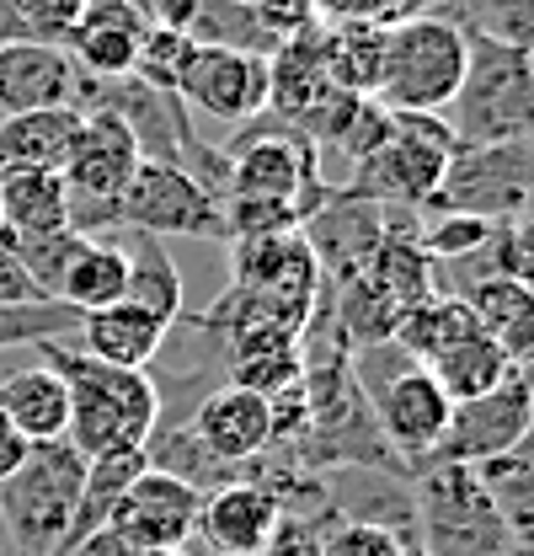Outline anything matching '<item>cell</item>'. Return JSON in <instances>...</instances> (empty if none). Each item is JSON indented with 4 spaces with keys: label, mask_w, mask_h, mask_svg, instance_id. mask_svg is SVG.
<instances>
[{
    "label": "cell",
    "mask_w": 534,
    "mask_h": 556,
    "mask_svg": "<svg viewBox=\"0 0 534 556\" xmlns=\"http://www.w3.org/2000/svg\"><path fill=\"white\" fill-rule=\"evenodd\" d=\"M43 364L60 369L69 391V428L65 444L86 460L102 455H124V450H144L155 422H161V386L150 380V369H118L102 364L91 353L69 343H43L38 348Z\"/></svg>",
    "instance_id": "1"
},
{
    "label": "cell",
    "mask_w": 534,
    "mask_h": 556,
    "mask_svg": "<svg viewBox=\"0 0 534 556\" xmlns=\"http://www.w3.org/2000/svg\"><path fill=\"white\" fill-rule=\"evenodd\" d=\"M466 27L455 16H406L385 27L374 102L391 113H449L466 80Z\"/></svg>",
    "instance_id": "2"
},
{
    "label": "cell",
    "mask_w": 534,
    "mask_h": 556,
    "mask_svg": "<svg viewBox=\"0 0 534 556\" xmlns=\"http://www.w3.org/2000/svg\"><path fill=\"white\" fill-rule=\"evenodd\" d=\"M466 80L444 113L455 144H503L534 139V60L466 33Z\"/></svg>",
    "instance_id": "3"
},
{
    "label": "cell",
    "mask_w": 534,
    "mask_h": 556,
    "mask_svg": "<svg viewBox=\"0 0 534 556\" xmlns=\"http://www.w3.org/2000/svg\"><path fill=\"white\" fill-rule=\"evenodd\" d=\"M411 519L422 556H513L519 541L503 530L497 508L470 466L428 460L411 471Z\"/></svg>",
    "instance_id": "4"
},
{
    "label": "cell",
    "mask_w": 534,
    "mask_h": 556,
    "mask_svg": "<svg viewBox=\"0 0 534 556\" xmlns=\"http://www.w3.org/2000/svg\"><path fill=\"white\" fill-rule=\"evenodd\" d=\"M139 139L113 113H80V135L69 144L65 188H69V230L86 241H113L124 230V193L139 172Z\"/></svg>",
    "instance_id": "5"
},
{
    "label": "cell",
    "mask_w": 534,
    "mask_h": 556,
    "mask_svg": "<svg viewBox=\"0 0 534 556\" xmlns=\"http://www.w3.org/2000/svg\"><path fill=\"white\" fill-rule=\"evenodd\" d=\"M347 369H353V380H358V391L369 402V417H374L385 450L396 455L406 471L428 466L438 455V439L449 428V413H455V402L438 391V380L422 364H411L400 348H396V358H391V369L369 364L364 353H353Z\"/></svg>",
    "instance_id": "6"
},
{
    "label": "cell",
    "mask_w": 534,
    "mask_h": 556,
    "mask_svg": "<svg viewBox=\"0 0 534 556\" xmlns=\"http://www.w3.org/2000/svg\"><path fill=\"white\" fill-rule=\"evenodd\" d=\"M86 482V455L60 444H33L27 460L0 482V525L11 556H54L69 535L75 497Z\"/></svg>",
    "instance_id": "7"
},
{
    "label": "cell",
    "mask_w": 534,
    "mask_h": 556,
    "mask_svg": "<svg viewBox=\"0 0 534 556\" xmlns=\"http://www.w3.org/2000/svg\"><path fill=\"white\" fill-rule=\"evenodd\" d=\"M455 155V135L438 113H391V135L374 155L353 166V193L374 199L380 208H428L444 166Z\"/></svg>",
    "instance_id": "8"
},
{
    "label": "cell",
    "mask_w": 534,
    "mask_h": 556,
    "mask_svg": "<svg viewBox=\"0 0 534 556\" xmlns=\"http://www.w3.org/2000/svg\"><path fill=\"white\" fill-rule=\"evenodd\" d=\"M428 208L475 214L486 225H508L534 208V144L503 139V144H455L444 182Z\"/></svg>",
    "instance_id": "9"
},
{
    "label": "cell",
    "mask_w": 534,
    "mask_h": 556,
    "mask_svg": "<svg viewBox=\"0 0 534 556\" xmlns=\"http://www.w3.org/2000/svg\"><path fill=\"white\" fill-rule=\"evenodd\" d=\"M530 428H534V364H513L492 391L470 396V402H460L449 413V428H444L433 460L486 466V460L508 455Z\"/></svg>",
    "instance_id": "10"
},
{
    "label": "cell",
    "mask_w": 534,
    "mask_h": 556,
    "mask_svg": "<svg viewBox=\"0 0 534 556\" xmlns=\"http://www.w3.org/2000/svg\"><path fill=\"white\" fill-rule=\"evenodd\" d=\"M124 225L150 236H199V241H230L225 204L177 161H139L129 193H124Z\"/></svg>",
    "instance_id": "11"
},
{
    "label": "cell",
    "mask_w": 534,
    "mask_h": 556,
    "mask_svg": "<svg viewBox=\"0 0 534 556\" xmlns=\"http://www.w3.org/2000/svg\"><path fill=\"white\" fill-rule=\"evenodd\" d=\"M385 230H391V208H380L374 199H364L353 188H327L321 204L300 219V241L310 247L316 268L332 278L336 289L369 268Z\"/></svg>",
    "instance_id": "12"
},
{
    "label": "cell",
    "mask_w": 534,
    "mask_h": 556,
    "mask_svg": "<svg viewBox=\"0 0 534 556\" xmlns=\"http://www.w3.org/2000/svg\"><path fill=\"white\" fill-rule=\"evenodd\" d=\"M289 471H300V466H278V471H267L257 482H230L203 492L199 525H193L199 556H263V546L272 541V530L283 519L278 482Z\"/></svg>",
    "instance_id": "13"
},
{
    "label": "cell",
    "mask_w": 534,
    "mask_h": 556,
    "mask_svg": "<svg viewBox=\"0 0 534 556\" xmlns=\"http://www.w3.org/2000/svg\"><path fill=\"white\" fill-rule=\"evenodd\" d=\"M203 492L188 482L166 477V471H139L129 492L118 497L107 530L129 546V552H182L193 546V525H199Z\"/></svg>",
    "instance_id": "14"
},
{
    "label": "cell",
    "mask_w": 534,
    "mask_h": 556,
    "mask_svg": "<svg viewBox=\"0 0 534 556\" xmlns=\"http://www.w3.org/2000/svg\"><path fill=\"white\" fill-rule=\"evenodd\" d=\"M188 433L199 439V450L214 466L246 471L272 450V407L267 396L246 391V386H214L203 391L199 407L182 417Z\"/></svg>",
    "instance_id": "15"
},
{
    "label": "cell",
    "mask_w": 534,
    "mask_h": 556,
    "mask_svg": "<svg viewBox=\"0 0 534 556\" xmlns=\"http://www.w3.org/2000/svg\"><path fill=\"white\" fill-rule=\"evenodd\" d=\"M177 102L219 124H252L267 113V60L241 49H193L177 80Z\"/></svg>",
    "instance_id": "16"
},
{
    "label": "cell",
    "mask_w": 534,
    "mask_h": 556,
    "mask_svg": "<svg viewBox=\"0 0 534 556\" xmlns=\"http://www.w3.org/2000/svg\"><path fill=\"white\" fill-rule=\"evenodd\" d=\"M75 75L80 70L60 43H0V113L69 108Z\"/></svg>",
    "instance_id": "17"
},
{
    "label": "cell",
    "mask_w": 534,
    "mask_h": 556,
    "mask_svg": "<svg viewBox=\"0 0 534 556\" xmlns=\"http://www.w3.org/2000/svg\"><path fill=\"white\" fill-rule=\"evenodd\" d=\"M166 338H171V321H161L155 311H144L134 300H118L107 311L80 316V332L69 343L102 364H118V369H150V358L166 348Z\"/></svg>",
    "instance_id": "18"
},
{
    "label": "cell",
    "mask_w": 534,
    "mask_h": 556,
    "mask_svg": "<svg viewBox=\"0 0 534 556\" xmlns=\"http://www.w3.org/2000/svg\"><path fill=\"white\" fill-rule=\"evenodd\" d=\"M0 417L27 439V444H60L69 428V391L54 364H27L0 375Z\"/></svg>",
    "instance_id": "19"
},
{
    "label": "cell",
    "mask_w": 534,
    "mask_h": 556,
    "mask_svg": "<svg viewBox=\"0 0 534 556\" xmlns=\"http://www.w3.org/2000/svg\"><path fill=\"white\" fill-rule=\"evenodd\" d=\"M470 321L508 353V364H534V289L508 274L475 278L466 294Z\"/></svg>",
    "instance_id": "20"
},
{
    "label": "cell",
    "mask_w": 534,
    "mask_h": 556,
    "mask_svg": "<svg viewBox=\"0 0 534 556\" xmlns=\"http://www.w3.org/2000/svg\"><path fill=\"white\" fill-rule=\"evenodd\" d=\"M0 230L11 236H49L69 230V188L60 172L5 166L0 172Z\"/></svg>",
    "instance_id": "21"
},
{
    "label": "cell",
    "mask_w": 534,
    "mask_h": 556,
    "mask_svg": "<svg viewBox=\"0 0 534 556\" xmlns=\"http://www.w3.org/2000/svg\"><path fill=\"white\" fill-rule=\"evenodd\" d=\"M75 135H80V113H75V108L11 113V118H0V172H5V166L65 172Z\"/></svg>",
    "instance_id": "22"
},
{
    "label": "cell",
    "mask_w": 534,
    "mask_h": 556,
    "mask_svg": "<svg viewBox=\"0 0 534 556\" xmlns=\"http://www.w3.org/2000/svg\"><path fill=\"white\" fill-rule=\"evenodd\" d=\"M475 482L486 492V503L497 508L503 530L519 541V546H534V428L497 460L486 466H470Z\"/></svg>",
    "instance_id": "23"
},
{
    "label": "cell",
    "mask_w": 534,
    "mask_h": 556,
    "mask_svg": "<svg viewBox=\"0 0 534 556\" xmlns=\"http://www.w3.org/2000/svg\"><path fill=\"white\" fill-rule=\"evenodd\" d=\"M113 241L124 247V263H129V294H124V300L155 311L161 321L177 327V321H182V274H177L166 241L150 236V230H129V225H124Z\"/></svg>",
    "instance_id": "24"
},
{
    "label": "cell",
    "mask_w": 534,
    "mask_h": 556,
    "mask_svg": "<svg viewBox=\"0 0 534 556\" xmlns=\"http://www.w3.org/2000/svg\"><path fill=\"white\" fill-rule=\"evenodd\" d=\"M129 294V263H124V247L118 241H80L75 257H69L65 278H60V305L91 316V311H107Z\"/></svg>",
    "instance_id": "25"
},
{
    "label": "cell",
    "mask_w": 534,
    "mask_h": 556,
    "mask_svg": "<svg viewBox=\"0 0 534 556\" xmlns=\"http://www.w3.org/2000/svg\"><path fill=\"white\" fill-rule=\"evenodd\" d=\"M422 369H428V375L438 380V391L460 407V402H470V396L492 391V386H497L513 364H508V353H503V348H497L486 332H481V327H475V332H466L455 348H444L438 358H428Z\"/></svg>",
    "instance_id": "26"
},
{
    "label": "cell",
    "mask_w": 534,
    "mask_h": 556,
    "mask_svg": "<svg viewBox=\"0 0 534 556\" xmlns=\"http://www.w3.org/2000/svg\"><path fill=\"white\" fill-rule=\"evenodd\" d=\"M455 22L475 38H492V43L534 60V0H460Z\"/></svg>",
    "instance_id": "27"
},
{
    "label": "cell",
    "mask_w": 534,
    "mask_h": 556,
    "mask_svg": "<svg viewBox=\"0 0 534 556\" xmlns=\"http://www.w3.org/2000/svg\"><path fill=\"white\" fill-rule=\"evenodd\" d=\"M80 332V311L60 300H27V305H0V353L5 348H43L65 343Z\"/></svg>",
    "instance_id": "28"
},
{
    "label": "cell",
    "mask_w": 534,
    "mask_h": 556,
    "mask_svg": "<svg viewBox=\"0 0 534 556\" xmlns=\"http://www.w3.org/2000/svg\"><path fill=\"white\" fill-rule=\"evenodd\" d=\"M0 236H5V247L16 252V263L27 268V278L38 283L43 300L60 294V278H65L69 257H75V247L86 241V236H75V230H49V236H11V230H0Z\"/></svg>",
    "instance_id": "29"
},
{
    "label": "cell",
    "mask_w": 534,
    "mask_h": 556,
    "mask_svg": "<svg viewBox=\"0 0 534 556\" xmlns=\"http://www.w3.org/2000/svg\"><path fill=\"white\" fill-rule=\"evenodd\" d=\"M193 49H199V43H193L188 33H177V27H166V22H150V33H144V43H139V60H134V75H139L144 86L177 97V80H182V70L193 60Z\"/></svg>",
    "instance_id": "30"
},
{
    "label": "cell",
    "mask_w": 534,
    "mask_h": 556,
    "mask_svg": "<svg viewBox=\"0 0 534 556\" xmlns=\"http://www.w3.org/2000/svg\"><path fill=\"white\" fill-rule=\"evenodd\" d=\"M321 556H422L406 535L385 525H358V519H332L321 535Z\"/></svg>",
    "instance_id": "31"
},
{
    "label": "cell",
    "mask_w": 534,
    "mask_h": 556,
    "mask_svg": "<svg viewBox=\"0 0 534 556\" xmlns=\"http://www.w3.org/2000/svg\"><path fill=\"white\" fill-rule=\"evenodd\" d=\"M11 11H16L27 43H60L65 49V38L86 16V0H11Z\"/></svg>",
    "instance_id": "32"
},
{
    "label": "cell",
    "mask_w": 534,
    "mask_h": 556,
    "mask_svg": "<svg viewBox=\"0 0 534 556\" xmlns=\"http://www.w3.org/2000/svg\"><path fill=\"white\" fill-rule=\"evenodd\" d=\"M492 263H497V274L519 278V283L534 289V208H524V214L508 219V225H497V236H492Z\"/></svg>",
    "instance_id": "33"
},
{
    "label": "cell",
    "mask_w": 534,
    "mask_h": 556,
    "mask_svg": "<svg viewBox=\"0 0 534 556\" xmlns=\"http://www.w3.org/2000/svg\"><path fill=\"white\" fill-rule=\"evenodd\" d=\"M332 519H336L332 508H321V514H283L272 541L263 546V556H321V535H327Z\"/></svg>",
    "instance_id": "34"
},
{
    "label": "cell",
    "mask_w": 534,
    "mask_h": 556,
    "mask_svg": "<svg viewBox=\"0 0 534 556\" xmlns=\"http://www.w3.org/2000/svg\"><path fill=\"white\" fill-rule=\"evenodd\" d=\"M252 11L267 27V38H278V43H289V38H300L321 22L316 0H252Z\"/></svg>",
    "instance_id": "35"
},
{
    "label": "cell",
    "mask_w": 534,
    "mask_h": 556,
    "mask_svg": "<svg viewBox=\"0 0 534 556\" xmlns=\"http://www.w3.org/2000/svg\"><path fill=\"white\" fill-rule=\"evenodd\" d=\"M321 22L327 27H347V22H364V27H391L396 16V0H316Z\"/></svg>",
    "instance_id": "36"
},
{
    "label": "cell",
    "mask_w": 534,
    "mask_h": 556,
    "mask_svg": "<svg viewBox=\"0 0 534 556\" xmlns=\"http://www.w3.org/2000/svg\"><path fill=\"white\" fill-rule=\"evenodd\" d=\"M27 300H43V294H38V283L27 278V268L16 263V252L0 236V305H27Z\"/></svg>",
    "instance_id": "37"
},
{
    "label": "cell",
    "mask_w": 534,
    "mask_h": 556,
    "mask_svg": "<svg viewBox=\"0 0 534 556\" xmlns=\"http://www.w3.org/2000/svg\"><path fill=\"white\" fill-rule=\"evenodd\" d=\"M54 556H134L113 530H91L86 541H75V546H65V552H54Z\"/></svg>",
    "instance_id": "38"
},
{
    "label": "cell",
    "mask_w": 534,
    "mask_h": 556,
    "mask_svg": "<svg viewBox=\"0 0 534 556\" xmlns=\"http://www.w3.org/2000/svg\"><path fill=\"white\" fill-rule=\"evenodd\" d=\"M27 450H33V444H27V439H22V433L5 422V417H0V482H5V477H11L22 460H27Z\"/></svg>",
    "instance_id": "39"
},
{
    "label": "cell",
    "mask_w": 534,
    "mask_h": 556,
    "mask_svg": "<svg viewBox=\"0 0 534 556\" xmlns=\"http://www.w3.org/2000/svg\"><path fill=\"white\" fill-rule=\"evenodd\" d=\"M0 43H27V33H22V22H16L11 0H0Z\"/></svg>",
    "instance_id": "40"
},
{
    "label": "cell",
    "mask_w": 534,
    "mask_h": 556,
    "mask_svg": "<svg viewBox=\"0 0 534 556\" xmlns=\"http://www.w3.org/2000/svg\"><path fill=\"white\" fill-rule=\"evenodd\" d=\"M134 556H199L193 546H182V552H134Z\"/></svg>",
    "instance_id": "41"
},
{
    "label": "cell",
    "mask_w": 534,
    "mask_h": 556,
    "mask_svg": "<svg viewBox=\"0 0 534 556\" xmlns=\"http://www.w3.org/2000/svg\"><path fill=\"white\" fill-rule=\"evenodd\" d=\"M0 556H11V541H5V525H0Z\"/></svg>",
    "instance_id": "42"
},
{
    "label": "cell",
    "mask_w": 534,
    "mask_h": 556,
    "mask_svg": "<svg viewBox=\"0 0 534 556\" xmlns=\"http://www.w3.org/2000/svg\"><path fill=\"white\" fill-rule=\"evenodd\" d=\"M530 144H534V139H530Z\"/></svg>",
    "instance_id": "43"
}]
</instances>
